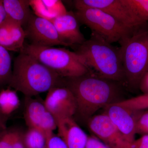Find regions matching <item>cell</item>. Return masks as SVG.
Masks as SVG:
<instances>
[{"instance_id": "ba28073f", "label": "cell", "mask_w": 148, "mask_h": 148, "mask_svg": "<svg viewBox=\"0 0 148 148\" xmlns=\"http://www.w3.org/2000/svg\"><path fill=\"white\" fill-rule=\"evenodd\" d=\"M25 26L27 37L31 41V44L48 47L56 45L66 46L51 21L32 13Z\"/></svg>"}, {"instance_id": "d6986e66", "label": "cell", "mask_w": 148, "mask_h": 148, "mask_svg": "<svg viewBox=\"0 0 148 148\" xmlns=\"http://www.w3.org/2000/svg\"><path fill=\"white\" fill-rule=\"evenodd\" d=\"M12 72L11 57L9 51L0 45V85L8 84Z\"/></svg>"}, {"instance_id": "1f68e13d", "label": "cell", "mask_w": 148, "mask_h": 148, "mask_svg": "<svg viewBox=\"0 0 148 148\" xmlns=\"http://www.w3.org/2000/svg\"><path fill=\"white\" fill-rule=\"evenodd\" d=\"M1 0H0V2H1Z\"/></svg>"}, {"instance_id": "cb8c5ba5", "label": "cell", "mask_w": 148, "mask_h": 148, "mask_svg": "<svg viewBox=\"0 0 148 148\" xmlns=\"http://www.w3.org/2000/svg\"><path fill=\"white\" fill-rule=\"evenodd\" d=\"M16 129L0 130V148H12L16 133Z\"/></svg>"}, {"instance_id": "4dcf8cb0", "label": "cell", "mask_w": 148, "mask_h": 148, "mask_svg": "<svg viewBox=\"0 0 148 148\" xmlns=\"http://www.w3.org/2000/svg\"><path fill=\"white\" fill-rule=\"evenodd\" d=\"M2 129H3L1 125V123H0V130H2Z\"/></svg>"}, {"instance_id": "7c38bea8", "label": "cell", "mask_w": 148, "mask_h": 148, "mask_svg": "<svg viewBox=\"0 0 148 148\" xmlns=\"http://www.w3.org/2000/svg\"><path fill=\"white\" fill-rule=\"evenodd\" d=\"M104 112L128 143L135 140L136 116L138 111H133L117 103H112L105 107Z\"/></svg>"}, {"instance_id": "7402d4cb", "label": "cell", "mask_w": 148, "mask_h": 148, "mask_svg": "<svg viewBox=\"0 0 148 148\" xmlns=\"http://www.w3.org/2000/svg\"><path fill=\"white\" fill-rule=\"evenodd\" d=\"M142 21L148 22V0H123Z\"/></svg>"}, {"instance_id": "7a4b0ae2", "label": "cell", "mask_w": 148, "mask_h": 148, "mask_svg": "<svg viewBox=\"0 0 148 148\" xmlns=\"http://www.w3.org/2000/svg\"><path fill=\"white\" fill-rule=\"evenodd\" d=\"M8 84L26 98H32L56 86H65V79L32 56L20 52L14 59Z\"/></svg>"}, {"instance_id": "3957f363", "label": "cell", "mask_w": 148, "mask_h": 148, "mask_svg": "<svg viewBox=\"0 0 148 148\" xmlns=\"http://www.w3.org/2000/svg\"><path fill=\"white\" fill-rule=\"evenodd\" d=\"M87 67L100 77L124 83L125 75L119 48L91 33L90 38L75 47Z\"/></svg>"}, {"instance_id": "4316f807", "label": "cell", "mask_w": 148, "mask_h": 148, "mask_svg": "<svg viewBox=\"0 0 148 148\" xmlns=\"http://www.w3.org/2000/svg\"><path fill=\"white\" fill-rule=\"evenodd\" d=\"M12 148H26L24 142V133L16 130Z\"/></svg>"}, {"instance_id": "6da1fadb", "label": "cell", "mask_w": 148, "mask_h": 148, "mask_svg": "<svg viewBox=\"0 0 148 148\" xmlns=\"http://www.w3.org/2000/svg\"><path fill=\"white\" fill-rule=\"evenodd\" d=\"M64 78L65 86L75 98L76 114L87 121L100 109L116 103L121 92V83L104 78L91 71L80 76Z\"/></svg>"}, {"instance_id": "f1b7e54d", "label": "cell", "mask_w": 148, "mask_h": 148, "mask_svg": "<svg viewBox=\"0 0 148 148\" xmlns=\"http://www.w3.org/2000/svg\"><path fill=\"white\" fill-rule=\"evenodd\" d=\"M139 88L144 94H148V71L141 79Z\"/></svg>"}, {"instance_id": "603a6c76", "label": "cell", "mask_w": 148, "mask_h": 148, "mask_svg": "<svg viewBox=\"0 0 148 148\" xmlns=\"http://www.w3.org/2000/svg\"><path fill=\"white\" fill-rule=\"evenodd\" d=\"M136 134L148 135V110L138 111L136 116Z\"/></svg>"}, {"instance_id": "52a82bcc", "label": "cell", "mask_w": 148, "mask_h": 148, "mask_svg": "<svg viewBox=\"0 0 148 148\" xmlns=\"http://www.w3.org/2000/svg\"><path fill=\"white\" fill-rule=\"evenodd\" d=\"M73 1L76 10L86 8L99 9L130 29L138 31L148 27V22L140 19L123 0H75Z\"/></svg>"}, {"instance_id": "484cf974", "label": "cell", "mask_w": 148, "mask_h": 148, "mask_svg": "<svg viewBox=\"0 0 148 148\" xmlns=\"http://www.w3.org/2000/svg\"><path fill=\"white\" fill-rule=\"evenodd\" d=\"M86 148H110L95 136H88Z\"/></svg>"}, {"instance_id": "277c9868", "label": "cell", "mask_w": 148, "mask_h": 148, "mask_svg": "<svg viewBox=\"0 0 148 148\" xmlns=\"http://www.w3.org/2000/svg\"><path fill=\"white\" fill-rule=\"evenodd\" d=\"M20 52L32 56L62 77L80 76L90 71L79 56L63 48L26 44Z\"/></svg>"}, {"instance_id": "f546056e", "label": "cell", "mask_w": 148, "mask_h": 148, "mask_svg": "<svg viewBox=\"0 0 148 148\" xmlns=\"http://www.w3.org/2000/svg\"><path fill=\"white\" fill-rule=\"evenodd\" d=\"M7 18L6 12L3 5V0L0 2V25L2 24Z\"/></svg>"}, {"instance_id": "8fae6325", "label": "cell", "mask_w": 148, "mask_h": 148, "mask_svg": "<svg viewBox=\"0 0 148 148\" xmlns=\"http://www.w3.org/2000/svg\"><path fill=\"white\" fill-rule=\"evenodd\" d=\"M88 125L94 136L110 148H131L118 129L105 113L94 115L88 120Z\"/></svg>"}, {"instance_id": "30bf717a", "label": "cell", "mask_w": 148, "mask_h": 148, "mask_svg": "<svg viewBox=\"0 0 148 148\" xmlns=\"http://www.w3.org/2000/svg\"><path fill=\"white\" fill-rule=\"evenodd\" d=\"M24 118L29 128L38 130L47 135L57 129V121L45 107L43 102L26 98Z\"/></svg>"}, {"instance_id": "5bb4252c", "label": "cell", "mask_w": 148, "mask_h": 148, "mask_svg": "<svg viewBox=\"0 0 148 148\" xmlns=\"http://www.w3.org/2000/svg\"><path fill=\"white\" fill-rule=\"evenodd\" d=\"M27 37L21 24L7 18L0 25V45L9 51H21Z\"/></svg>"}, {"instance_id": "9a60e30c", "label": "cell", "mask_w": 148, "mask_h": 148, "mask_svg": "<svg viewBox=\"0 0 148 148\" xmlns=\"http://www.w3.org/2000/svg\"><path fill=\"white\" fill-rule=\"evenodd\" d=\"M58 135L69 148H86L88 136L73 117L57 121Z\"/></svg>"}, {"instance_id": "d4e9b609", "label": "cell", "mask_w": 148, "mask_h": 148, "mask_svg": "<svg viewBox=\"0 0 148 148\" xmlns=\"http://www.w3.org/2000/svg\"><path fill=\"white\" fill-rule=\"evenodd\" d=\"M45 148H69L64 140L53 132L46 137Z\"/></svg>"}, {"instance_id": "9c48e42d", "label": "cell", "mask_w": 148, "mask_h": 148, "mask_svg": "<svg viewBox=\"0 0 148 148\" xmlns=\"http://www.w3.org/2000/svg\"><path fill=\"white\" fill-rule=\"evenodd\" d=\"M43 102L56 121L73 117L76 113L75 98L71 90L67 86L52 88L48 91Z\"/></svg>"}, {"instance_id": "4fadbf2b", "label": "cell", "mask_w": 148, "mask_h": 148, "mask_svg": "<svg viewBox=\"0 0 148 148\" xmlns=\"http://www.w3.org/2000/svg\"><path fill=\"white\" fill-rule=\"evenodd\" d=\"M52 22L66 47H76L86 40L80 30V23L75 12L68 11Z\"/></svg>"}, {"instance_id": "83f0119b", "label": "cell", "mask_w": 148, "mask_h": 148, "mask_svg": "<svg viewBox=\"0 0 148 148\" xmlns=\"http://www.w3.org/2000/svg\"><path fill=\"white\" fill-rule=\"evenodd\" d=\"M131 148H148V135H143L138 140H135L131 144Z\"/></svg>"}, {"instance_id": "e0dca14e", "label": "cell", "mask_w": 148, "mask_h": 148, "mask_svg": "<svg viewBox=\"0 0 148 148\" xmlns=\"http://www.w3.org/2000/svg\"><path fill=\"white\" fill-rule=\"evenodd\" d=\"M3 3L8 18L22 27L26 25L32 14L30 0H3Z\"/></svg>"}, {"instance_id": "2e32d148", "label": "cell", "mask_w": 148, "mask_h": 148, "mask_svg": "<svg viewBox=\"0 0 148 148\" xmlns=\"http://www.w3.org/2000/svg\"><path fill=\"white\" fill-rule=\"evenodd\" d=\"M30 5L36 16L51 22L68 12L60 0H30Z\"/></svg>"}, {"instance_id": "ffe728a7", "label": "cell", "mask_w": 148, "mask_h": 148, "mask_svg": "<svg viewBox=\"0 0 148 148\" xmlns=\"http://www.w3.org/2000/svg\"><path fill=\"white\" fill-rule=\"evenodd\" d=\"M26 148H45L46 136L36 129L28 128L24 133Z\"/></svg>"}, {"instance_id": "44dd1931", "label": "cell", "mask_w": 148, "mask_h": 148, "mask_svg": "<svg viewBox=\"0 0 148 148\" xmlns=\"http://www.w3.org/2000/svg\"><path fill=\"white\" fill-rule=\"evenodd\" d=\"M121 106L133 111H141L148 109V94L136 96L116 102Z\"/></svg>"}, {"instance_id": "5b68a950", "label": "cell", "mask_w": 148, "mask_h": 148, "mask_svg": "<svg viewBox=\"0 0 148 148\" xmlns=\"http://www.w3.org/2000/svg\"><path fill=\"white\" fill-rule=\"evenodd\" d=\"M120 45L124 84L131 89L138 88L148 71V27L135 32Z\"/></svg>"}, {"instance_id": "ac0fdd59", "label": "cell", "mask_w": 148, "mask_h": 148, "mask_svg": "<svg viewBox=\"0 0 148 148\" xmlns=\"http://www.w3.org/2000/svg\"><path fill=\"white\" fill-rule=\"evenodd\" d=\"M17 91L8 88L0 91V123L3 128H5L7 118L20 106V100Z\"/></svg>"}, {"instance_id": "8992f818", "label": "cell", "mask_w": 148, "mask_h": 148, "mask_svg": "<svg viewBox=\"0 0 148 148\" xmlns=\"http://www.w3.org/2000/svg\"><path fill=\"white\" fill-rule=\"evenodd\" d=\"M75 13L80 24L87 26L91 30V33L111 44L115 42L120 44L140 30H133L125 27L99 9L86 8L76 10Z\"/></svg>"}]
</instances>
